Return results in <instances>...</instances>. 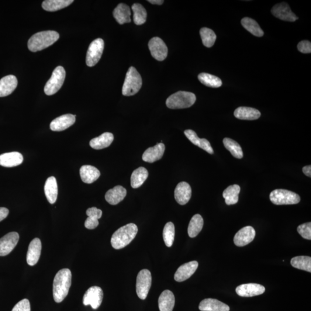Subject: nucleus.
Instances as JSON below:
<instances>
[{"label":"nucleus","mask_w":311,"mask_h":311,"mask_svg":"<svg viewBox=\"0 0 311 311\" xmlns=\"http://www.w3.org/2000/svg\"><path fill=\"white\" fill-rule=\"evenodd\" d=\"M76 116L68 114L55 118L50 123V129L54 131H61L67 129L74 124Z\"/></svg>","instance_id":"obj_18"},{"label":"nucleus","mask_w":311,"mask_h":311,"mask_svg":"<svg viewBox=\"0 0 311 311\" xmlns=\"http://www.w3.org/2000/svg\"><path fill=\"white\" fill-rule=\"evenodd\" d=\"M165 150L164 144L157 143L155 146L149 148L144 152L143 160L150 163L160 160L163 156Z\"/></svg>","instance_id":"obj_20"},{"label":"nucleus","mask_w":311,"mask_h":311,"mask_svg":"<svg viewBox=\"0 0 311 311\" xmlns=\"http://www.w3.org/2000/svg\"><path fill=\"white\" fill-rule=\"evenodd\" d=\"M60 35L54 31H45L33 35L28 41V47L32 52H37L51 46L58 40Z\"/></svg>","instance_id":"obj_3"},{"label":"nucleus","mask_w":311,"mask_h":311,"mask_svg":"<svg viewBox=\"0 0 311 311\" xmlns=\"http://www.w3.org/2000/svg\"><path fill=\"white\" fill-rule=\"evenodd\" d=\"M303 172L304 174L311 177V165H307L303 167Z\"/></svg>","instance_id":"obj_49"},{"label":"nucleus","mask_w":311,"mask_h":311,"mask_svg":"<svg viewBox=\"0 0 311 311\" xmlns=\"http://www.w3.org/2000/svg\"><path fill=\"white\" fill-rule=\"evenodd\" d=\"M86 215L89 216H95L100 219L102 216V211L100 209L96 208V207H92L86 210Z\"/></svg>","instance_id":"obj_47"},{"label":"nucleus","mask_w":311,"mask_h":311,"mask_svg":"<svg viewBox=\"0 0 311 311\" xmlns=\"http://www.w3.org/2000/svg\"><path fill=\"white\" fill-rule=\"evenodd\" d=\"M199 309L201 311H230L227 304L214 299H206L200 303Z\"/></svg>","instance_id":"obj_22"},{"label":"nucleus","mask_w":311,"mask_h":311,"mask_svg":"<svg viewBox=\"0 0 311 311\" xmlns=\"http://www.w3.org/2000/svg\"><path fill=\"white\" fill-rule=\"evenodd\" d=\"M199 81L202 84L209 87L219 88L223 84L222 81L217 76L206 74V73H201L198 76Z\"/></svg>","instance_id":"obj_38"},{"label":"nucleus","mask_w":311,"mask_h":311,"mask_svg":"<svg viewBox=\"0 0 311 311\" xmlns=\"http://www.w3.org/2000/svg\"><path fill=\"white\" fill-rule=\"evenodd\" d=\"M225 148L229 151L233 156L237 158H242L243 157V152L240 145L236 141L230 138H225L223 140Z\"/></svg>","instance_id":"obj_40"},{"label":"nucleus","mask_w":311,"mask_h":311,"mask_svg":"<svg viewBox=\"0 0 311 311\" xmlns=\"http://www.w3.org/2000/svg\"><path fill=\"white\" fill-rule=\"evenodd\" d=\"M113 16L119 24L131 22V10L130 7L124 3H120L114 10Z\"/></svg>","instance_id":"obj_29"},{"label":"nucleus","mask_w":311,"mask_h":311,"mask_svg":"<svg viewBox=\"0 0 311 311\" xmlns=\"http://www.w3.org/2000/svg\"><path fill=\"white\" fill-rule=\"evenodd\" d=\"M175 296L170 290L162 292L158 298V307L160 311H172L175 306Z\"/></svg>","instance_id":"obj_27"},{"label":"nucleus","mask_w":311,"mask_h":311,"mask_svg":"<svg viewBox=\"0 0 311 311\" xmlns=\"http://www.w3.org/2000/svg\"><path fill=\"white\" fill-rule=\"evenodd\" d=\"M79 175L83 182L91 184L100 177V172L93 166L85 165L79 169Z\"/></svg>","instance_id":"obj_26"},{"label":"nucleus","mask_w":311,"mask_h":311,"mask_svg":"<svg viewBox=\"0 0 311 311\" xmlns=\"http://www.w3.org/2000/svg\"><path fill=\"white\" fill-rule=\"evenodd\" d=\"M138 233L136 224L130 223L119 228L113 234L111 243L116 250H120L129 245L133 241Z\"/></svg>","instance_id":"obj_2"},{"label":"nucleus","mask_w":311,"mask_h":311,"mask_svg":"<svg viewBox=\"0 0 311 311\" xmlns=\"http://www.w3.org/2000/svg\"><path fill=\"white\" fill-rule=\"evenodd\" d=\"M9 210L6 207H0V222L8 216Z\"/></svg>","instance_id":"obj_48"},{"label":"nucleus","mask_w":311,"mask_h":311,"mask_svg":"<svg viewBox=\"0 0 311 311\" xmlns=\"http://www.w3.org/2000/svg\"><path fill=\"white\" fill-rule=\"evenodd\" d=\"M73 0H46L42 3V8L48 12H55L72 4Z\"/></svg>","instance_id":"obj_34"},{"label":"nucleus","mask_w":311,"mask_h":311,"mask_svg":"<svg viewBox=\"0 0 311 311\" xmlns=\"http://www.w3.org/2000/svg\"><path fill=\"white\" fill-rule=\"evenodd\" d=\"M196 101V96L192 92L178 91L166 100V105L170 109H182L192 106Z\"/></svg>","instance_id":"obj_4"},{"label":"nucleus","mask_w":311,"mask_h":311,"mask_svg":"<svg viewBox=\"0 0 311 311\" xmlns=\"http://www.w3.org/2000/svg\"><path fill=\"white\" fill-rule=\"evenodd\" d=\"M103 299V292L99 286H93L89 288L83 297L84 306H91L93 309L96 310L101 305Z\"/></svg>","instance_id":"obj_10"},{"label":"nucleus","mask_w":311,"mask_h":311,"mask_svg":"<svg viewBox=\"0 0 311 311\" xmlns=\"http://www.w3.org/2000/svg\"><path fill=\"white\" fill-rule=\"evenodd\" d=\"M255 231L251 226L245 227L238 231L234 237V243L238 247H244L254 240Z\"/></svg>","instance_id":"obj_14"},{"label":"nucleus","mask_w":311,"mask_h":311,"mask_svg":"<svg viewBox=\"0 0 311 311\" xmlns=\"http://www.w3.org/2000/svg\"><path fill=\"white\" fill-rule=\"evenodd\" d=\"M143 81L141 76L137 69L131 67L128 70L122 87V94L130 96L136 95L139 92Z\"/></svg>","instance_id":"obj_5"},{"label":"nucleus","mask_w":311,"mask_h":311,"mask_svg":"<svg viewBox=\"0 0 311 311\" xmlns=\"http://www.w3.org/2000/svg\"><path fill=\"white\" fill-rule=\"evenodd\" d=\"M66 72L63 67L59 66L54 69L51 78L48 79L44 91L46 95L51 96L56 93L64 84Z\"/></svg>","instance_id":"obj_7"},{"label":"nucleus","mask_w":311,"mask_h":311,"mask_svg":"<svg viewBox=\"0 0 311 311\" xmlns=\"http://www.w3.org/2000/svg\"><path fill=\"white\" fill-rule=\"evenodd\" d=\"M240 192V186L237 185H231L224 190L223 196L227 205H232L237 203L238 194Z\"/></svg>","instance_id":"obj_33"},{"label":"nucleus","mask_w":311,"mask_h":311,"mask_svg":"<svg viewBox=\"0 0 311 311\" xmlns=\"http://www.w3.org/2000/svg\"><path fill=\"white\" fill-rule=\"evenodd\" d=\"M265 292L264 286L253 283L238 286L236 289V292L238 296L245 297L261 295Z\"/></svg>","instance_id":"obj_16"},{"label":"nucleus","mask_w":311,"mask_h":311,"mask_svg":"<svg viewBox=\"0 0 311 311\" xmlns=\"http://www.w3.org/2000/svg\"><path fill=\"white\" fill-rule=\"evenodd\" d=\"M272 13L276 18L286 22H294L298 19L295 13L290 9V6L286 2L277 3L272 7Z\"/></svg>","instance_id":"obj_12"},{"label":"nucleus","mask_w":311,"mask_h":311,"mask_svg":"<svg viewBox=\"0 0 311 311\" xmlns=\"http://www.w3.org/2000/svg\"><path fill=\"white\" fill-rule=\"evenodd\" d=\"M126 194V189L121 186H117L106 193L105 199L110 205H116L125 198Z\"/></svg>","instance_id":"obj_21"},{"label":"nucleus","mask_w":311,"mask_h":311,"mask_svg":"<svg viewBox=\"0 0 311 311\" xmlns=\"http://www.w3.org/2000/svg\"><path fill=\"white\" fill-rule=\"evenodd\" d=\"M148 171L144 167L135 169L131 176V186L133 189L139 188L148 177Z\"/></svg>","instance_id":"obj_32"},{"label":"nucleus","mask_w":311,"mask_h":311,"mask_svg":"<svg viewBox=\"0 0 311 311\" xmlns=\"http://www.w3.org/2000/svg\"><path fill=\"white\" fill-rule=\"evenodd\" d=\"M297 232L305 239L311 240V223L300 225L297 227Z\"/></svg>","instance_id":"obj_43"},{"label":"nucleus","mask_w":311,"mask_h":311,"mask_svg":"<svg viewBox=\"0 0 311 311\" xmlns=\"http://www.w3.org/2000/svg\"><path fill=\"white\" fill-rule=\"evenodd\" d=\"M234 116L241 120H256L260 117L261 114L259 110L251 107H240L235 110Z\"/></svg>","instance_id":"obj_28"},{"label":"nucleus","mask_w":311,"mask_h":311,"mask_svg":"<svg viewBox=\"0 0 311 311\" xmlns=\"http://www.w3.org/2000/svg\"><path fill=\"white\" fill-rule=\"evenodd\" d=\"M198 267V263L192 261L183 264L178 269L174 275L176 281L181 282L191 277Z\"/></svg>","instance_id":"obj_15"},{"label":"nucleus","mask_w":311,"mask_h":311,"mask_svg":"<svg viewBox=\"0 0 311 311\" xmlns=\"http://www.w3.org/2000/svg\"><path fill=\"white\" fill-rule=\"evenodd\" d=\"M44 193L47 199L51 204L56 202L58 196L57 180L54 176L47 178L44 185Z\"/></svg>","instance_id":"obj_30"},{"label":"nucleus","mask_w":311,"mask_h":311,"mask_svg":"<svg viewBox=\"0 0 311 311\" xmlns=\"http://www.w3.org/2000/svg\"><path fill=\"white\" fill-rule=\"evenodd\" d=\"M148 47L152 56L156 60L162 61L167 58L168 48L161 38L158 37L152 38L149 41Z\"/></svg>","instance_id":"obj_11"},{"label":"nucleus","mask_w":311,"mask_h":311,"mask_svg":"<svg viewBox=\"0 0 311 311\" xmlns=\"http://www.w3.org/2000/svg\"><path fill=\"white\" fill-rule=\"evenodd\" d=\"M105 43L101 38H98L90 44L86 53V64L89 67L95 66L102 57Z\"/></svg>","instance_id":"obj_9"},{"label":"nucleus","mask_w":311,"mask_h":311,"mask_svg":"<svg viewBox=\"0 0 311 311\" xmlns=\"http://www.w3.org/2000/svg\"><path fill=\"white\" fill-rule=\"evenodd\" d=\"M23 161V156L19 152H9L0 155V165L2 167H16L22 164Z\"/></svg>","instance_id":"obj_23"},{"label":"nucleus","mask_w":311,"mask_h":311,"mask_svg":"<svg viewBox=\"0 0 311 311\" xmlns=\"http://www.w3.org/2000/svg\"><path fill=\"white\" fill-rule=\"evenodd\" d=\"M98 218L95 216H89L85 221V227L88 230H93L99 226Z\"/></svg>","instance_id":"obj_46"},{"label":"nucleus","mask_w":311,"mask_h":311,"mask_svg":"<svg viewBox=\"0 0 311 311\" xmlns=\"http://www.w3.org/2000/svg\"><path fill=\"white\" fill-rule=\"evenodd\" d=\"M152 285L151 273L147 269H143L138 273L136 281V293L141 300L147 298Z\"/></svg>","instance_id":"obj_8"},{"label":"nucleus","mask_w":311,"mask_h":311,"mask_svg":"<svg viewBox=\"0 0 311 311\" xmlns=\"http://www.w3.org/2000/svg\"><path fill=\"white\" fill-rule=\"evenodd\" d=\"M148 2H150L152 4L161 5L163 3V0H149Z\"/></svg>","instance_id":"obj_50"},{"label":"nucleus","mask_w":311,"mask_h":311,"mask_svg":"<svg viewBox=\"0 0 311 311\" xmlns=\"http://www.w3.org/2000/svg\"><path fill=\"white\" fill-rule=\"evenodd\" d=\"M203 226V218L199 214H195L192 217L189 225V236L192 238L196 237L202 230Z\"/></svg>","instance_id":"obj_35"},{"label":"nucleus","mask_w":311,"mask_h":311,"mask_svg":"<svg viewBox=\"0 0 311 311\" xmlns=\"http://www.w3.org/2000/svg\"><path fill=\"white\" fill-rule=\"evenodd\" d=\"M163 239L164 243L168 247H171L174 243L175 238V226L172 222H168L165 224L163 230Z\"/></svg>","instance_id":"obj_42"},{"label":"nucleus","mask_w":311,"mask_h":311,"mask_svg":"<svg viewBox=\"0 0 311 311\" xmlns=\"http://www.w3.org/2000/svg\"><path fill=\"white\" fill-rule=\"evenodd\" d=\"M131 9L133 12V21L136 25L140 26L146 22L147 12L143 5L135 3L131 6Z\"/></svg>","instance_id":"obj_37"},{"label":"nucleus","mask_w":311,"mask_h":311,"mask_svg":"<svg viewBox=\"0 0 311 311\" xmlns=\"http://www.w3.org/2000/svg\"><path fill=\"white\" fill-rule=\"evenodd\" d=\"M12 311H31V306L29 300L24 299L17 303L13 307Z\"/></svg>","instance_id":"obj_44"},{"label":"nucleus","mask_w":311,"mask_h":311,"mask_svg":"<svg viewBox=\"0 0 311 311\" xmlns=\"http://www.w3.org/2000/svg\"><path fill=\"white\" fill-rule=\"evenodd\" d=\"M199 33L204 46L208 48L212 47L217 38L214 31L208 28L203 27L200 29Z\"/></svg>","instance_id":"obj_41"},{"label":"nucleus","mask_w":311,"mask_h":311,"mask_svg":"<svg viewBox=\"0 0 311 311\" xmlns=\"http://www.w3.org/2000/svg\"><path fill=\"white\" fill-rule=\"evenodd\" d=\"M192 188L188 183L182 182L178 183L175 190V198L179 205H185L192 197Z\"/></svg>","instance_id":"obj_17"},{"label":"nucleus","mask_w":311,"mask_h":311,"mask_svg":"<svg viewBox=\"0 0 311 311\" xmlns=\"http://www.w3.org/2000/svg\"><path fill=\"white\" fill-rule=\"evenodd\" d=\"M297 48L301 53L309 54L311 52V43L309 40H302L297 45Z\"/></svg>","instance_id":"obj_45"},{"label":"nucleus","mask_w":311,"mask_h":311,"mask_svg":"<svg viewBox=\"0 0 311 311\" xmlns=\"http://www.w3.org/2000/svg\"><path fill=\"white\" fill-rule=\"evenodd\" d=\"M72 283V272L68 269H63L55 275L53 285V297L55 302L60 303L68 295Z\"/></svg>","instance_id":"obj_1"},{"label":"nucleus","mask_w":311,"mask_h":311,"mask_svg":"<svg viewBox=\"0 0 311 311\" xmlns=\"http://www.w3.org/2000/svg\"><path fill=\"white\" fill-rule=\"evenodd\" d=\"M41 250V243L39 238H35L31 241L28 249L27 262L29 265H36L39 261Z\"/></svg>","instance_id":"obj_19"},{"label":"nucleus","mask_w":311,"mask_h":311,"mask_svg":"<svg viewBox=\"0 0 311 311\" xmlns=\"http://www.w3.org/2000/svg\"><path fill=\"white\" fill-rule=\"evenodd\" d=\"M185 136L188 139L192 142V143L198 146V147L202 149L204 151H205L210 154H213L214 151L212 146H211L210 143L208 140L205 139V138H199L194 131L192 130H186L184 132Z\"/></svg>","instance_id":"obj_25"},{"label":"nucleus","mask_w":311,"mask_h":311,"mask_svg":"<svg viewBox=\"0 0 311 311\" xmlns=\"http://www.w3.org/2000/svg\"><path fill=\"white\" fill-rule=\"evenodd\" d=\"M270 199L276 205H294L300 202L297 194L284 189H276L271 192Z\"/></svg>","instance_id":"obj_6"},{"label":"nucleus","mask_w":311,"mask_h":311,"mask_svg":"<svg viewBox=\"0 0 311 311\" xmlns=\"http://www.w3.org/2000/svg\"><path fill=\"white\" fill-rule=\"evenodd\" d=\"M242 26L254 36L261 37L264 33L256 21L250 17H244L241 21Z\"/></svg>","instance_id":"obj_36"},{"label":"nucleus","mask_w":311,"mask_h":311,"mask_svg":"<svg viewBox=\"0 0 311 311\" xmlns=\"http://www.w3.org/2000/svg\"><path fill=\"white\" fill-rule=\"evenodd\" d=\"M290 264L293 268L311 272V258L307 256H299L291 259Z\"/></svg>","instance_id":"obj_39"},{"label":"nucleus","mask_w":311,"mask_h":311,"mask_svg":"<svg viewBox=\"0 0 311 311\" xmlns=\"http://www.w3.org/2000/svg\"><path fill=\"white\" fill-rule=\"evenodd\" d=\"M113 141L114 135L112 133L106 132L98 137L93 138L90 141L89 145L95 150H99L109 147Z\"/></svg>","instance_id":"obj_31"},{"label":"nucleus","mask_w":311,"mask_h":311,"mask_svg":"<svg viewBox=\"0 0 311 311\" xmlns=\"http://www.w3.org/2000/svg\"><path fill=\"white\" fill-rule=\"evenodd\" d=\"M17 79L15 76L8 75L0 79V97L8 96L15 91Z\"/></svg>","instance_id":"obj_24"},{"label":"nucleus","mask_w":311,"mask_h":311,"mask_svg":"<svg viewBox=\"0 0 311 311\" xmlns=\"http://www.w3.org/2000/svg\"><path fill=\"white\" fill-rule=\"evenodd\" d=\"M19 240V234L12 232L0 238V256L3 257L8 255L16 246Z\"/></svg>","instance_id":"obj_13"}]
</instances>
